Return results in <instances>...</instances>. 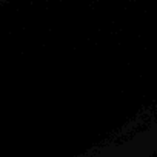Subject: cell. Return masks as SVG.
Wrapping results in <instances>:
<instances>
[]
</instances>
